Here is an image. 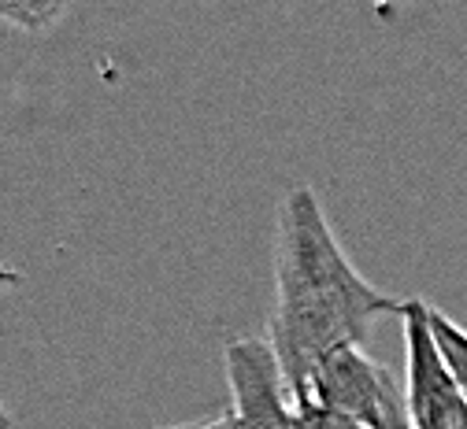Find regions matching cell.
Returning <instances> with one entry per match:
<instances>
[{"label":"cell","mask_w":467,"mask_h":429,"mask_svg":"<svg viewBox=\"0 0 467 429\" xmlns=\"http://www.w3.org/2000/svg\"><path fill=\"white\" fill-rule=\"evenodd\" d=\"M431 303L423 296H408L400 303L404 330V411L412 429H460L467 418V403L438 352L427 319Z\"/></svg>","instance_id":"cell-2"},{"label":"cell","mask_w":467,"mask_h":429,"mask_svg":"<svg viewBox=\"0 0 467 429\" xmlns=\"http://www.w3.org/2000/svg\"><path fill=\"white\" fill-rule=\"evenodd\" d=\"M12 285H23V274L8 263H0V289H12Z\"/></svg>","instance_id":"cell-9"},{"label":"cell","mask_w":467,"mask_h":429,"mask_svg":"<svg viewBox=\"0 0 467 429\" xmlns=\"http://www.w3.org/2000/svg\"><path fill=\"white\" fill-rule=\"evenodd\" d=\"M16 425V418H12V411L5 407V400H0V429H12Z\"/></svg>","instance_id":"cell-11"},{"label":"cell","mask_w":467,"mask_h":429,"mask_svg":"<svg viewBox=\"0 0 467 429\" xmlns=\"http://www.w3.org/2000/svg\"><path fill=\"white\" fill-rule=\"evenodd\" d=\"M71 12L67 0H0V23L26 34H45Z\"/></svg>","instance_id":"cell-6"},{"label":"cell","mask_w":467,"mask_h":429,"mask_svg":"<svg viewBox=\"0 0 467 429\" xmlns=\"http://www.w3.org/2000/svg\"><path fill=\"white\" fill-rule=\"evenodd\" d=\"M379 429H412V422H408V411H404V400H400V403L382 418V425H379Z\"/></svg>","instance_id":"cell-8"},{"label":"cell","mask_w":467,"mask_h":429,"mask_svg":"<svg viewBox=\"0 0 467 429\" xmlns=\"http://www.w3.org/2000/svg\"><path fill=\"white\" fill-rule=\"evenodd\" d=\"M174 429H234V425H230V414H219V418L201 422V425H174Z\"/></svg>","instance_id":"cell-10"},{"label":"cell","mask_w":467,"mask_h":429,"mask_svg":"<svg viewBox=\"0 0 467 429\" xmlns=\"http://www.w3.org/2000/svg\"><path fill=\"white\" fill-rule=\"evenodd\" d=\"M460 429H467V418H463V425H460Z\"/></svg>","instance_id":"cell-12"},{"label":"cell","mask_w":467,"mask_h":429,"mask_svg":"<svg viewBox=\"0 0 467 429\" xmlns=\"http://www.w3.org/2000/svg\"><path fill=\"white\" fill-rule=\"evenodd\" d=\"M234 429H297L294 396L264 337H234L223 348Z\"/></svg>","instance_id":"cell-4"},{"label":"cell","mask_w":467,"mask_h":429,"mask_svg":"<svg viewBox=\"0 0 467 429\" xmlns=\"http://www.w3.org/2000/svg\"><path fill=\"white\" fill-rule=\"evenodd\" d=\"M294 400L323 403L330 411H341L379 429L382 418L404 400V385H397L389 366L371 359L364 348H337L308 374V382L294 393Z\"/></svg>","instance_id":"cell-3"},{"label":"cell","mask_w":467,"mask_h":429,"mask_svg":"<svg viewBox=\"0 0 467 429\" xmlns=\"http://www.w3.org/2000/svg\"><path fill=\"white\" fill-rule=\"evenodd\" d=\"M294 414H297V429H371L357 418L330 411L323 403H312V400H294Z\"/></svg>","instance_id":"cell-7"},{"label":"cell","mask_w":467,"mask_h":429,"mask_svg":"<svg viewBox=\"0 0 467 429\" xmlns=\"http://www.w3.org/2000/svg\"><path fill=\"white\" fill-rule=\"evenodd\" d=\"M427 319H431V333L438 341V352H441L449 374H452V382H456V389L467 403V330L460 322H452L445 312H438L434 303L427 308Z\"/></svg>","instance_id":"cell-5"},{"label":"cell","mask_w":467,"mask_h":429,"mask_svg":"<svg viewBox=\"0 0 467 429\" xmlns=\"http://www.w3.org/2000/svg\"><path fill=\"white\" fill-rule=\"evenodd\" d=\"M400 296L371 285L327 222L312 186L278 200L275 222V315L267 344L294 396L337 348H364L375 322L400 319Z\"/></svg>","instance_id":"cell-1"}]
</instances>
